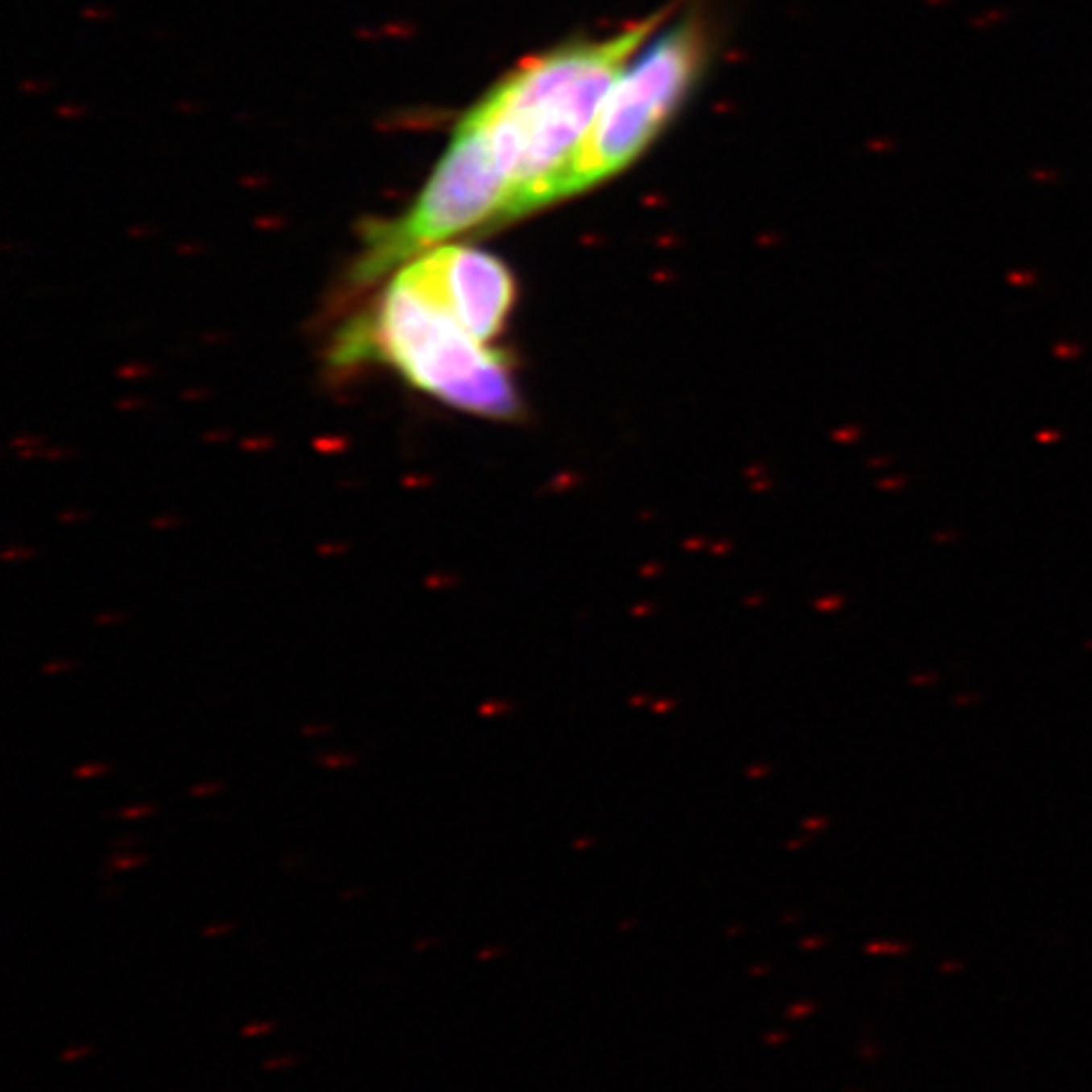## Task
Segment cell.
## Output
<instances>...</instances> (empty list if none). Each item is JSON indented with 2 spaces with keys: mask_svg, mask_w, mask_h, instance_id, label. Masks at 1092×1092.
Returning <instances> with one entry per match:
<instances>
[{
  "mask_svg": "<svg viewBox=\"0 0 1092 1092\" xmlns=\"http://www.w3.org/2000/svg\"><path fill=\"white\" fill-rule=\"evenodd\" d=\"M670 8L597 41L523 59L470 109L511 180V217L569 195V180L620 68Z\"/></svg>",
  "mask_w": 1092,
  "mask_h": 1092,
  "instance_id": "1",
  "label": "cell"
},
{
  "mask_svg": "<svg viewBox=\"0 0 1092 1092\" xmlns=\"http://www.w3.org/2000/svg\"><path fill=\"white\" fill-rule=\"evenodd\" d=\"M473 337L438 299L399 273L374 314L339 341V359L377 357L445 405L486 417H511L519 397L501 352Z\"/></svg>",
  "mask_w": 1092,
  "mask_h": 1092,
  "instance_id": "2",
  "label": "cell"
},
{
  "mask_svg": "<svg viewBox=\"0 0 1092 1092\" xmlns=\"http://www.w3.org/2000/svg\"><path fill=\"white\" fill-rule=\"evenodd\" d=\"M705 28L685 18L632 53L612 81L602 109L581 144L569 195L625 170L672 119L705 64Z\"/></svg>",
  "mask_w": 1092,
  "mask_h": 1092,
  "instance_id": "3",
  "label": "cell"
},
{
  "mask_svg": "<svg viewBox=\"0 0 1092 1092\" xmlns=\"http://www.w3.org/2000/svg\"><path fill=\"white\" fill-rule=\"evenodd\" d=\"M511 208L508 172L481 124L465 114L412 208L397 221L374 228L354 268L357 281H374L425 248L441 246L476 225L506 221Z\"/></svg>",
  "mask_w": 1092,
  "mask_h": 1092,
  "instance_id": "4",
  "label": "cell"
},
{
  "mask_svg": "<svg viewBox=\"0 0 1092 1092\" xmlns=\"http://www.w3.org/2000/svg\"><path fill=\"white\" fill-rule=\"evenodd\" d=\"M397 273L450 308L481 341H490L503 329L516 296L514 276L503 261L473 246H432Z\"/></svg>",
  "mask_w": 1092,
  "mask_h": 1092,
  "instance_id": "5",
  "label": "cell"
},
{
  "mask_svg": "<svg viewBox=\"0 0 1092 1092\" xmlns=\"http://www.w3.org/2000/svg\"><path fill=\"white\" fill-rule=\"evenodd\" d=\"M319 761L329 769H339V767H352L357 761V756H344V754H321Z\"/></svg>",
  "mask_w": 1092,
  "mask_h": 1092,
  "instance_id": "6",
  "label": "cell"
},
{
  "mask_svg": "<svg viewBox=\"0 0 1092 1092\" xmlns=\"http://www.w3.org/2000/svg\"><path fill=\"white\" fill-rule=\"evenodd\" d=\"M142 862H144L142 854H117V858H112V867L114 870L134 867V865H142Z\"/></svg>",
  "mask_w": 1092,
  "mask_h": 1092,
  "instance_id": "7",
  "label": "cell"
},
{
  "mask_svg": "<svg viewBox=\"0 0 1092 1092\" xmlns=\"http://www.w3.org/2000/svg\"><path fill=\"white\" fill-rule=\"evenodd\" d=\"M101 771H104L101 763H86V767H79V769H77V776L86 779V776H97V774H101Z\"/></svg>",
  "mask_w": 1092,
  "mask_h": 1092,
  "instance_id": "8",
  "label": "cell"
},
{
  "mask_svg": "<svg viewBox=\"0 0 1092 1092\" xmlns=\"http://www.w3.org/2000/svg\"><path fill=\"white\" fill-rule=\"evenodd\" d=\"M150 812H152V807H132V809H122L119 817H124V819H134V817H144V814H150Z\"/></svg>",
  "mask_w": 1092,
  "mask_h": 1092,
  "instance_id": "9",
  "label": "cell"
},
{
  "mask_svg": "<svg viewBox=\"0 0 1092 1092\" xmlns=\"http://www.w3.org/2000/svg\"><path fill=\"white\" fill-rule=\"evenodd\" d=\"M215 792H221V784H200V787H192V789H190V794H192V796L215 794Z\"/></svg>",
  "mask_w": 1092,
  "mask_h": 1092,
  "instance_id": "10",
  "label": "cell"
},
{
  "mask_svg": "<svg viewBox=\"0 0 1092 1092\" xmlns=\"http://www.w3.org/2000/svg\"><path fill=\"white\" fill-rule=\"evenodd\" d=\"M271 1029H273V1024L263 1022V1024H250V1027H246L243 1034H246V1036H256V1034H266V1032H271Z\"/></svg>",
  "mask_w": 1092,
  "mask_h": 1092,
  "instance_id": "11",
  "label": "cell"
},
{
  "mask_svg": "<svg viewBox=\"0 0 1092 1092\" xmlns=\"http://www.w3.org/2000/svg\"><path fill=\"white\" fill-rule=\"evenodd\" d=\"M291 1062H294V1057H279V1060H268L263 1067L266 1069H276V1067H288Z\"/></svg>",
  "mask_w": 1092,
  "mask_h": 1092,
  "instance_id": "12",
  "label": "cell"
},
{
  "mask_svg": "<svg viewBox=\"0 0 1092 1092\" xmlns=\"http://www.w3.org/2000/svg\"><path fill=\"white\" fill-rule=\"evenodd\" d=\"M86 1052H89V1049H84V1047H81V1049H79V1047H77V1049H68V1052L61 1054V1060H77V1057H84Z\"/></svg>",
  "mask_w": 1092,
  "mask_h": 1092,
  "instance_id": "13",
  "label": "cell"
},
{
  "mask_svg": "<svg viewBox=\"0 0 1092 1092\" xmlns=\"http://www.w3.org/2000/svg\"><path fill=\"white\" fill-rule=\"evenodd\" d=\"M225 931H230V925H213V928H205V936H221V933H225Z\"/></svg>",
  "mask_w": 1092,
  "mask_h": 1092,
  "instance_id": "14",
  "label": "cell"
}]
</instances>
